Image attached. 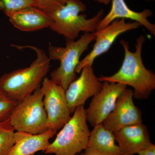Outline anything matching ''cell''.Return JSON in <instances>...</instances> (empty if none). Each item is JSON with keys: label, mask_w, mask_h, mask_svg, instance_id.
Returning a JSON list of instances; mask_svg holds the SVG:
<instances>
[{"label": "cell", "mask_w": 155, "mask_h": 155, "mask_svg": "<svg viewBox=\"0 0 155 155\" xmlns=\"http://www.w3.org/2000/svg\"><path fill=\"white\" fill-rule=\"evenodd\" d=\"M145 37L140 35L136 39L135 51H130L129 43L122 39L120 44L125 51L124 60L119 71L111 76L98 78L100 81L120 83L133 87V97L147 99L155 89V75L145 67L141 57Z\"/></svg>", "instance_id": "6da1fadb"}, {"label": "cell", "mask_w": 155, "mask_h": 155, "mask_svg": "<svg viewBox=\"0 0 155 155\" xmlns=\"http://www.w3.org/2000/svg\"><path fill=\"white\" fill-rule=\"evenodd\" d=\"M13 46L19 49H31L36 54L29 67L5 73L0 77V90L18 103L41 87L49 71L51 61L44 50L36 46Z\"/></svg>", "instance_id": "7a4b0ae2"}, {"label": "cell", "mask_w": 155, "mask_h": 155, "mask_svg": "<svg viewBox=\"0 0 155 155\" xmlns=\"http://www.w3.org/2000/svg\"><path fill=\"white\" fill-rule=\"evenodd\" d=\"M86 10V6L81 0H67L61 8L48 14L53 21L49 28L64 36L66 41H75L81 31L95 32L104 18V9L100 10L96 15L90 19H87L85 14H79Z\"/></svg>", "instance_id": "3957f363"}, {"label": "cell", "mask_w": 155, "mask_h": 155, "mask_svg": "<svg viewBox=\"0 0 155 155\" xmlns=\"http://www.w3.org/2000/svg\"><path fill=\"white\" fill-rule=\"evenodd\" d=\"M94 39V32H84L77 41H66L65 47L50 44L48 49L49 59L60 62V66L50 74V79L66 91L77 78L75 71L81 56Z\"/></svg>", "instance_id": "277c9868"}, {"label": "cell", "mask_w": 155, "mask_h": 155, "mask_svg": "<svg viewBox=\"0 0 155 155\" xmlns=\"http://www.w3.org/2000/svg\"><path fill=\"white\" fill-rule=\"evenodd\" d=\"M44 152L55 155H75L86 148L91 131L84 106L76 108L69 121Z\"/></svg>", "instance_id": "5b68a950"}, {"label": "cell", "mask_w": 155, "mask_h": 155, "mask_svg": "<svg viewBox=\"0 0 155 155\" xmlns=\"http://www.w3.org/2000/svg\"><path fill=\"white\" fill-rule=\"evenodd\" d=\"M43 97L40 87L17 103L9 118L16 131L38 134L48 130Z\"/></svg>", "instance_id": "8992f818"}, {"label": "cell", "mask_w": 155, "mask_h": 155, "mask_svg": "<svg viewBox=\"0 0 155 155\" xmlns=\"http://www.w3.org/2000/svg\"><path fill=\"white\" fill-rule=\"evenodd\" d=\"M41 89L43 94V104L47 116L48 129L58 130L71 119L65 91L48 78L45 77Z\"/></svg>", "instance_id": "52a82bcc"}, {"label": "cell", "mask_w": 155, "mask_h": 155, "mask_svg": "<svg viewBox=\"0 0 155 155\" xmlns=\"http://www.w3.org/2000/svg\"><path fill=\"white\" fill-rule=\"evenodd\" d=\"M141 25L138 22H126L125 19L114 20L110 25L94 32L95 43L92 50L87 55L79 61L75 69L76 73H80L84 67L91 65L95 59L110 49L116 38L122 34L139 28Z\"/></svg>", "instance_id": "ba28073f"}, {"label": "cell", "mask_w": 155, "mask_h": 155, "mask_svg": "<svg viewBox=\"0 0 155 155\" xmlns=\"http://www.w3.org/2000/svg\"><path fill=\"white\" fill-rule=\"evenodd\" d=\"M133 91L126 88L116 101L113 110L102 122L104 127L115 132L128 125L142 123L141 111L134 103Z\"/></svg>", "instance_id": "9c48e42d"}, {"label": "cell", "mask_w": 155, "mask_h": 155, "mask_svg": "<svg viewBox=\"0 0 155 155\" xmlns=\"http://www.w3.org/2000/svg\"><path fill=\"white\" fill-rule=\"evenodd\" d=\"M91 65H87L81 71L80 76L70 84L65 91L66 99L71 114L75 109L84 106L87 100L98 93L103 82L95 75Z\"/></svg>", "instance_id": "30bf717a"}, {"label": "cell", "mask_w": 155, "mask_h": 155, "mask_svg": "<svg viewBox=\"0 0 155 155\" xmlns=\"http://www.w3.org/2000/svg\"><path fill=\"white\" fill-rule=\"evenodd\" d=\"M101 91L93 97L86 110L87 121L93 126L102 123L114 110L118 97L127 86L104 81Z\"/></svg>", "instance_id": "8fae6325"}, {"label": "cell", "mask_w": 155, "mask_h": 155, "mask_svg": "<svg viewBox=\"0 0 155 155\" xmlns=\"http://www.w3.org/2000/svg\"><path fill=\"white\" fill-rule=\"evenodd\" d=\"M113 133L124 155H134L152 143L147 127L142 123L128 125Z\"/></svg>", "instance_id": "7c38bea8"}, {"label": "cell", "mask_w": 155, "mask_h": 155, "mask_svg": "<svg viewBox=\"0 0 155 155\" xmlns=\"http://www.w3.org/2000/svg\"><path fill=\"white\" fill-rule=\"evenodd\" d=\"M153 14L152 11L150 9H145L140 12L133 11L128 8L124 0H112L110 11L100 21L97 30L105 28L116 19H127L138 22L155 36V25L148 19Z\"/></svg>", "instance_id": "4fadbf2b"}, {"label": "cell", "mask_w": 155, "mask_h": 155, "mask_svg": "<svg viewBox=\"0 0 155 155\" xmlns=\"http://www.w3.org/2000/svg\"><path fill=\"white\" fill-rule=\"evenodd\" d=\"M57 132L51 129L38 134L16 131L15 144L8 155H33L40 151L45 152Z\"/></svg>", "instance_id": "5bb4252c"}, {"label": "cell", "mask_w": 155, "mask_h": 155, "mask_svg": "<svg viewBox=\"0 0 155 155\" xmlns=\"http://www.w3.org/2000/svg\"><path fill=\"white\" fill-rule=\"evenodd\" d=\"M9 18L10 22L15 28L24 31L50 28L53 23L48 14L33 6L18 11Z\"/></svg>", "instance_id": "9a60e30c"}, {"label": "cell", "mask_w": 155, "mask_h": 155, "mask_svg": "<svg viewBox=\"0 0 155 155\" xmlns=\"http://www.w3.org/2000/svg\"><path fill=\"white\" fill-rule=\"evenodd\" d=\"M94 127L84 153L97 155H124L115 143L113 132L106 129L102 123Z\"/></svg>", "instance_id": "2e32d148"}, {"label": "cell", "mask_w": 155, "mask_h": 155, "mask_svg": "<svg viewBox=\"0 0 155 155\" xmlns=\"http://www.w3.org/2000/svg\"><path fill=\"white\" fill-rule=\"evenodd\" d=\"M15 129L10 119L0 122V155H8L15 144Z\"/></svg>", "instance_id": "e0dca14e"}, {"label": "cell", "mask_w": 155, "mask_h": 155, "mask_svg": "<svg viewBox=\"0 0 155 155\" xmlns=\"http://www.w3.org/2000/svg\"><path fill=\"white\" fill-rule=\"evenodd\" d=\"M35 0H0V11L8 17L29 7H35Z\"/></svg>", "instance_id": "ac0fdd59"}, {"label": "cell", "mask_w": 155, "mask_h": 155, "mask_svg": "<svg viewBox=\"0 0 155 155\" xmlns=\"http://www.w3.org/2000/svg\"><path fill=\"white\" fill-rule=\"evenodd\" d=\"M17 103L0 90V122L10 118Z\"/></svg>", "instance_id": "d6986e66"}, {"label": "cell", "mask_w": 155, "mask_h": 155, "mask_svg": "<svg viewBox=\"0 0 155 155\" xmlns=\"http://www.w3.org/2000/svg\"><path fill=\"white\" fill-rule=\"evenodd\" d=\"M35 7L51 14L61 8L66 4L67 0H35Z\"/></svg>", "instance_id": "ffe728a7"}, {"label": "cell", "mask_w": 155, "mask_h": 155, "mask_svg": "<svg viewBox=\"0 0 155 155\" xmlns=\"http://www.w3.org/2000/svg\"><path fill=\"white\" fill-rule=\"evenodd\" d=\"M139 155H155V145L151 143L146 148L140 150L137 153Z\"/></svg>", "instance_id": "44dd1931"}, {"label": "cell", "mask_w": 155, "mask_h": 155, "mask_svg": "<svg viewBox=\"0 0 155 155\" xmlns=\"http://www.w3.org/2000/svg\"><path fill=\"white\" fill-rule=\"evenodd\" d=\"M96 2H98L101 4H103L104 5H107L110 2H111V0H94Z\"/></svg>", "instance_id": "7402d4cb"}, {"label": "cell", "mask_w": 155, "mask_h": 155, "mask_svg": "<svg viewBox=\"0 0 155 155\" xmlns=\"http://www.w3.org/2000/svg\"><path fill=\"white\" fill-rule=\"evenodd\" d=\"M79 155H93V154H87L86 153L84 152L82 153H81Z\"/></svg>", "instance_id": "603a6c76"}, {"label": "cell", "mask_w": 155, "mask_h": 155, "mask_svg": "<svg viewBox=\"0 0 155 155\" xmlns=\"http://www.w3.org/2000/svg\"><path fill=\"white\" fill-rule=\"evenodd\" d=\"M146 1H154V0H146Z\"/></svg>", "instance_id": "cb8c5ba5"}, {"label": "cell", "mask_w": 155, "mask_h": 155, "mask_svg": "<svg viewBox=\"0 0 155 155\" xmlns=\"http://www.w3.org/2000/svg\"></svg>", "instance_id": "d4e9b609"}]
</instances>
